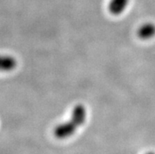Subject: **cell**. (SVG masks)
Listing matches in <instances>:
<instances>
[{
  "label": "cell",
  "instance_id": "1",
  "mask_svg": "<svg viewBox=\"0 0 155 154\" xmlns=\"http://www.w3.org/2000/svg\"><path fill=\"white\" fill-rule=\"evenodd\" d=\"M87 112L84 105L78 104L73 108L69 120L59 123L54 130L55 138L60 140L67 139L73 136L87 120Z\"/></svg>",
  "mask_w": 155,
  "mask_h": 154
},
{
  "label": "cell",
  "instance_id": "2",
  "mask_svg": "<svg viewBox=\"0 0 155 154\" xmlns=\"http://www.w3.org/2000/svg\"><path fill=\"white\" fill-rule=\"evenodd\" d=\"M137 35L142 40H149L155 37V24L147 22L142 25L137 30Z\"/></svg>",
  "mask_w": 155,
  "mask_h": 154
},
{
  "label": "cell",
  "instance_id": "3",
  "mask_svg": "<svg viewBox=\"0 0 155 154\" xmlns=\"http://www.w3.org/2000/svg\"><path fill=\"white\" fill-rule=\"evenodd\" d=\"M18 65V61L10 54H0V72H8L14 70Z\"/></svg>",
  "mask_w": 155,
  "mask_h": 154
},
{
  "label": "cell",
  "instance_id": "4",
  "mask_svg": "<svg viewBox=\"0 0 155 154\" xmlns=\"http://www.w3.org/2000/svg\"><path fill=\"white\" fill-rule=\"evenodd\" d=\"M128 3L129 0H110L108 4V10L112 15H120L125 11Z\"/></svg>",
  "mask_w": 155,
  "mask_h": 154
},
{
  "label": "cell",
  "instance_id": "5",
  "mask_svg": "<svg viewBox=\"0 0 155 154\" xmlns=\"http://www.w3.org/2000/svg\"><path fill=\"white\" fill-rule=\"evenodd\" d=\"M145 154H155L154 152H152V151H150V152H147V153Z\"/></svg>",
  "mask_w": 155,
  "mask_h": 154
}]
</instances>
